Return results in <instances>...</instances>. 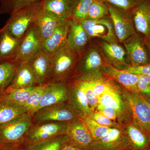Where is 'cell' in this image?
Segmentation results:
<instances>
[{
	"instance_id": "1",
	"label": "cell",
	"mask_w": 150,
	"mask_h": 150,
	"mask_svg": "<svg viewBox=\"0 0 150 150\" xmlns=\"http://www.w3.org/2000/svg\"><path fill=\"white\" fill-rule=\"evenodd\" d=\"M42 8L41 1L18 11L10 15L3 28L14 37L22 39L33 25Z\"/></svg>"
},
{
	"instance_id": "2",
	"label": "cell",
	"mask_w": 150,
	"mask_h": 150,
	"mask_svg": "<svg viewBox=\"0 0 150 150\" xmlns=\"http://www.w3.org/2000/svg\"><path fill=\"white\" fill-rule=\"evenodd\" d=\"M32 124V117L25 113L13 121L0 126V146H21Z\"/></svg>"
},
{
	"instance_id": "3",
	"label": "cell",
	"mask_w": 150,
	"mask_h": 150,
	"mask_svg": "<svg viewBox=\"0 0 150 150\" xmlns=\"http://www.w3.org/2000/svg\"><path fill=\"white\" fill-rule=\"evenodd\" d=\"M124 96L133 123L150 137V103L139 93L128 91Z\"/></svg>"
},
{
	"instance_id": "4",
	"label": "cell",
	"mask_w": 150,
	"mask_h": 150,
	"mask_svg": "<svg viewBox=\"0 0 150 150\" xmlns=\"http://www.w3.org/2000/svg\"><path fill=\"white\" fill-rule=\"evenodd\" d=\"M81 117L66 103H58L43 108L32 116L35 123L46 122L68 123L80 120Z\"/></svg>"
},
{
	"instance_id": "5",
	"label": "cell",
	"mask_w": 150,
	"mask_h": 150,
	"mask_svg": "<svg viewBox=\"0 0 150 150\" xmlns=\"http://www.w3.org/2000/svg\"><path fill=\"white\" fill-rule=\"evenodd\" d=\"M66 128L67 123L64 122L51 121L32 124L21 147L63 135Z\"/></svg>"
},
{
	"instance_id": "6",
	"label": "cell",
	"mask_w": 150,
	"mask_h": 150,
	"mask_svg": "<svg viewBox=\"0 0 150 150\" xmlns=\"http://www.w3.org/2000/svg\"><path fill=\"white\" fill-rule=\"evenodd\" d=\"M133 149L126 132L111 127L103 137L93 141L88 150H127Z\"/></svg>"
},
{
	"instance_id": "7",
	"label": "cell",
	"mask_w": 150,
	"mask_h": 150,
	"mask_svg": "<svg viewBox=\"0 0 150 150\" xmlns=\"http://www.w3.org/2000/svg\"><path fill=\"white\" fill-rule=\"evenodd\" d=\"M107 5L115 35L119 42H124L137 33L131 13H127L125 10L108 4Z\"/></svg>"
},
{
	"instance_id": "8",
	"label": "cell",
	"mask_w": 150,
	"mask_h": 150,
	"mask_svg": "<svg viewBox=\"0 0 150 150\" xmlns=\"http://www.w3.org/2000/svg\"><path fill=\"white\" fill-rule=\"evenodd\" d=\"M89 37H96L109 43H117L114 27L110 17L106 16L97 20L79 21Z\"/></svg>"
},
{
	"instance_id": "9",
	"label": "cell",
	"mask_w": 150,
	"mask_h": 150,
	"mask_svg": "<svg viewBox=\"0 0 150 150\" xmlns=\"http://www.w3.org/2000/svg\"><path fill=\"white\" fill-rule=\"evenodd\" d=\"M128 59L132 66L150 64V56L145 37L137 33L124 41Z\"/></svg>"
},
{
	"instance_id": "10",
	"label": "cell",
	"mask_w": 150,
	"mask_h": 150,
	"mask_svg": "<svg viewBox=\"0 0 150 150\" xmlns=\"http://www.w3.org/2000/svg\"><path fill=\"white\" fill-rule=\"evenodd\" d=\"M78 55L67 45L55 52L51 56L50 79L57 81L66 74L74 64Z\"/></svg>"
},
{
	"instance_id": "11",
	"label": "cell",
	"mask_w": 150,
	"mask_h": 150,
	"mask_svg": "<svg viewBox=\"0 0 150 150\" xmlns=\"http://www.w3.org/2000/svg\"><path fill=\"white\" fill-rule=\"evenodd\" d=\"M65 134L68 142L81 150H88L93 140L82 120L67 123Z\"/></svg>"
},
{
	"instance_id": "12",
	"label": "cell",
	"mask_w": 150,
	"mask_h": 150,
	"mask_svg": "<svg viewBox=\"0 0 150 150\" xmlns=\"http://www.w3.org/2000/svg\"><path fill=\"white\" fill-rule=\"evenodd\" d=\"M33 26L22 39L13 59L18 64L29 63L42 50L41 43L35 36Z\"/></svg>"
},
{
	"instance_id": "13",
	"label": "cell",
	"mask_w": 150,
	"mask_h": 150,
	"mask_svg": "<svg viewBox=\"0 0 150 150\" xmlns=\"http://www.w3.org/2000/svg\"><path fill=\"white\" fill-rule=\"evenodd\" d=\"M62 21L54 14L41 8L33 26L35 36L40 43L52 34Z\"/></svg>"
},
{
	"instance_id": "14",
	"label": "cell",
	"mask_w": 150,
	"mask_h": 150,
	"mask_svg": "<svg viewBox=\"0 0 150 150\" xmlns=\"http://www.w3.org/2000/svg\"><path fill=\"white\" fill-rule=\"evenodd\" d=\"M69 28V20L62 21L52 34L41 43L42 51L51 56L67 45Z\"/></svg>"
},
{
	"instance_id": "15",
	"label": "cell",
	"mask_w": 150,
	"mask_h": 150,
	"mask_svg": "<svg viewBox=\"0 0 150 150\" xmlns=\"http://www.w3.org/2000/svg\"><path fill=\"white\" fill-rule=\"evenodd\" d=\"M137 32L147 37L150 35V0H139L131 10Z\"/></svg>"
},
{
	"instance_id": "16",
	"label": "cell",
	"mask_w": 150,
	"mask_h": 150,
	"mask_svg": "<svg viewBox=\"0 0 150 150\" xmlns=\"http://www.w3.org/2000/svg\"><path fill=\"white\" fill-rule=\"evenodd\" d=\"M67 100V88L64 84L57 82L47 83L42 98L34 113L43 108L66 103Z\"/></svg>"
},
{
	"instance_id": "17",
	"label": "cell",
	"mask_w": 150,
	"mask_h": 150,
	"mask_svg": "<svg viewBox=\"0 0 150 150\" xmlns=\"http://www.w3.org/2000/svg\"><path fill=\"white\" fill-rule=\"evenodd\" d=\"M32 70L38 86L46 84L50 79L51 71V56L42 50L28 63Z\"/></svg>"
},
{
	"instance_id": "18",
	"label": "cell",
	"mask_w": 150,
	"mask_h": 150,
	"mask_svg": "<svg viewBox=\"0 0 150 150\" xmlns=\"http://www.w3.org/2000/svg\"><path fill=\"white\" fill-rule=\"evenodd\" d=\"M89 36L79 21L69 20V28L67 45L75 53L80 55L88 41Z\"/></svg>"
},
{
	"instance_id": "19",
	"label": "cell",
	"mask_w": 150,
	"mask_h": 150,
	"mask_svg": "<svg viewBox=\"0 0 150 150\" xmlns=\"http://www.w3.org/2000/svg\"><path fill=\"white\" fill-rule=\"evenodd\" d=\"M103 67V62L99 52L95 49L89 50L81 62L80 71L81 76L78 80L94 79L93 75L97 76Z\"/></svg>"
},
{
	"instance_id": "20",
	"label": "cell",
	"mask_w": 150,
	"mask_h": 150,
	"mask_svg": "<svg viewBox=\"0 0 150 150\" xmlns=\"http://www.w3.org/2000/svg\"><path fill=\"white\" fill-rule=\"evenodd\" d=\"M67 104L80 116H89L92 113L83 90L74 84L67 88Z\"/></svg>"
},
{
	"instance_id": "21",
	"label": "cell",
	"mask_w": 150,
	"mask_h": 150,
	"mask_svg": "<svg viewBox=\"0 0 150 150\" xmlns=\"http://www.w3.org/2000/svg\"><path fill=\"white\" fill-rule=\"evenodd\" d=\"M79 0H42V8L62 20L72 18Z\"/></svg>"
},
{
	"instance_id": "22",
	"label": "cell",
	"mask_w": 150,
	"mask_h": 150,
	"mask_svg": "<svg viewBox=\"0 0 150 150\" xmlns=\"http://www.w3.org/2000/svg\"><path fill=\"white\" fill-rule=\"evenodd\" d=\"M37 86L35 77L28 63H21L18 65L12 81L4 92Z\"/></svg>"
},
{
	"instance_id": "23",
	"label": "cell",
	"mask_w": 150,
	"mask_h": 150,
	"mask_svg": "<svg viewBox=\"0 0 150 150\" xmlns=\"http://www.w3.org/2000/svg\"><path fill=\"white\" fill-rule=\"evenodd\" d=\"M104 70L107 75L121 84L129 91L138 93L137 83L139 79V75L128 72L111 65L105 67Z\"/></svg>"
},
{
	"instance_id": "24",
	"label": "cell",
	"mask_w": 150,
	"mask_h": 150,
	"mask_svg": "<svg viewBox=\"0 0 150 150\" xmlns=\"http://www.w3.org/2000/svg\"><path fill=\"white\" fill-rule=\"evenodd\" d=\"M0 35V60L13 59L22 39L14 37L4 28Z\"/></svg>"
},
{
	"instance_id": "25",
	"label": "cell",
	"mask_w": 150,
	"mask_h": 150,
	"mask_svg": "<svg viewBox=\"0 0 150 150\" xmlns=\"http://www.w3.org/2000/svg\"><path fill=\"white\" fill-rule=\"evenodd\" d=\"M100 43L103 54L110 64L115 67L128 65L126 63L127 54L123 47L117 43H109L103 41Z\"/></svg>"
},
{
	"instance_id": "26",
	"label": "cell",
	"mask_w": 150,
	"mask_h": 150,
	"mask_svg": "<svg viewBox=\"0 0 150 150\" xmlns=\"http://www.w3.org/2000/svg\"><path fill=\"white\" fill-rule=\"evenodd\" d=\"M26 110L21 105L12 103L0 96V126L13 121L24 113Z\"/></svg>"
},
{
	"instance_id": "27",
	"label": "cell",
	"mask_w": 150,
	"mask_h": 150,
	"mask_svg": "<svg viewBox=\"0 0 150 150\" xmlns=\"http://www.w3.org/2000/svg\"><path fill=\"white\" fill-rule=\"evenodd\" d=\"M126 134L134 150H147L150 146V137L133 124L126 128Z\"/></svg>"
},
{
	"instance_id": "28",
	"label": "cell",
	"mask_w": 150,
	"mask_h": 150,
	"mask_svg": "<svg viewBox=\"0 0 150 150\" xmlns=\"http://www.w3.org/2000/svg\"><path fill=\"white\" fill-rule=\"evenodd\" d=\"M68 142L65 134L21 147V150H59Z\"/></svg>"
},
{
	"instance_id": "29",
	"label": "cell",
	"mask_w": 150,
	"mask_h": 150,
	"mask_svg": "<svg viewBox=\"0 0 150 150\" xmlns=\"http://www.w3.org/2000/svg\"><path fill=\"white\" fill-rule=\"evenodd\" d=\"M18 64L13 59L0 60V94L12 81Z\"/></svg>"
},
{
	"instance_id": "30",
	"label": "cell",
	"mask_w": 150,
	"mask_h": 150,
	"mask_svg": "<svg viewBox=\"0 0 150 150\" xmlns=\"http://www.w3.org/2000/svg\"><path fill=\"white\" fill-rule=\"evenodd\" d=\"M38 86L31 87L16 89L4 92L0 96L3 99L12 103L21 105L37 88Z\"/></svg>"
},
{
	"instance_id": "31",
	"label": "cell",
	"mask_w": 150,
	"mask_h": 150,
	"mask_svg": "<svg viewBox=\"0 0 150 150\" xmlns=\"http://www.w3.org/2000/svg\"><path fill=\"white\" fill-rule=\"evenodd\" d=\"M98 105L112 107L115 109L118 114L121 113L123 110L121 98L113 87L98 98Z\"/></svg>"
},
{
	"instance_id": "32",
	"label": "cell",
	"mask_w": 150,
	"mask_h": 150,
	"mask_svg": "<svg viewBox=\"0 0 150 150\" xmlns=\"http://www.w3.org/2000/svg\"><path fill=\"white\" fill-rule=\"evenodd\" d=\"M42 0H0V13L11 15Z\"/></svg>"
},
{
	"instance_id": "33",
	"label": "cell",
	"mask_w": 150,
	"mask_h": 150,
	"mask_svg": "<svg viewBox=\"0 0 150 150\" xmlns=\"http://www.w3.org/2000/svg\"><path fill=\"white\" fill-rule=\"evenodd\" d=\"M46 84L38 86L37 88L31 94L28 98L21 104V106L26 110L27 114L31 117L40 103Z\"/></svg>"
},
{
	"instance_id": "34",
	"label": "cell",
	"mask_w": 150,
	"mask_h": 150,
	"mask_svg": "<svg viewBox=\"0 0 150 150\" xmlns=\"http://www.w3.org/2000/svg\"><path fill=\"white\" fill-rule=\"evenodd\" d=\"M81 120L91 135L93 142L103 137L110 128L100 125L89 116L81 118Z\"/></svg>"
},
{
	"instance_id": "35",
	"label": "cell",
	"mask_w": 150,
	"mask_h": 150,
	"mask_svg": "<svg viewBox=\"0 0 150 150\" xmlns=\"http://www.w3.org/2000/svg\"><path fill=\"white\" fill-rule=\"evenodd\" d=\"M75 84L77 86L83 90L85 94L89 106L91 111L94 112L98 105V98L94 93L91 85L89 81L77 80Z\"/></svg>"
},
{
	"instance_id": "36",
	"label": "cell",
	"mask_w": 150,
	"mask_h": 150,
	"mask_svg": "<svg viewBox=\"0 0 150 150\" xmlns=\"http://www.w3.org/2000/svg\"><path fill=\"white\" fill-rule=\"evenodd\" d=\"M109 14L107 4L103 0H93L89 10L86 19L97 20Z\"/></svg>"
},
{
	"instance_id": "37",
	"label": "cell",
	"mask_w": 150,
	"mask_h": 150,
	"mask_svg": "<svg viewBox=\"0 0 150 150\" xmlns=\"http://www.w3.org/2000/svg\"><path fill=\"white\" fill-rule=\"evenodd\" d=\"M93 0H79L75 7L72 18L78 21L87 18L89 10Z\"/></svg>"
},
{
	"instance_id": "38",
	"label": "cell",
	"mask_w": 150,
	"mask_h": 150,
	"mask_svg": "<svg viewBox=\"0 0 150 150\" xmlns=\"http://www.w3.org/2000/svg\"><path fill=\"white\" fill-rule=\"evenodd\" d=\"M88 80L89 81L94 93L98 98L113 87L109 81L100 78H96Z\"/></svg>"
},
{
	"instance_id": "39",
	"label": "cell",
	"mask_w": 150,
	"mask_h": 150,
	"mask_svg": "<svg viewBox=\"0 0 150 150\" xmlns=\"http://www.w3.org/2000/svg\"><path fill=\"white\" fill-rule=\"evenodd\" d=\"M121 67V69H119L124 70L131 74L146 76L150 77V64L139 66L123 65L116 66V67Z\"/></svg>"
},
{
	"instance_id": "40",
	"label": "cell",
	"mask_w": 150,
	"mask_h": 150,
	"mask_svg": "<svg viewBox=\"0 0 150 150\" xmlns=\"http://www.w3.org/2000/svg\"><path fill=\"white\" fill-rule=\"evenodd\" d=\"M138 93L148 100L150 98V77L146 76L139 75L137 83Z\"/></svg>"
},
{
	"instance_id": "41",
	"label": "cell",
	"mask_w": 150,
	"mask_h": 150,
	"mask_svg": "<svg viewBox=\"0 0 150 150\" xmlns=\"http://www.w3.org/2000/svg\"><path fill=\"white\" fill-rule=\"evenodd\" d=\"M105 3L123 10H132L139 0H103Z\"/></svg>"
},
{
	"instance_id": "42",
	"label": "cell",
	"mask_w": 150,
	"mask_h": 150,
	"mask_svg": "<svg viewBox=\"0 0 150 150\" xmlns=\"http://www.w3.org/2000/svg\"><path fill=\"white\" fill-rule=\"evenodd\" d=\"M89 117L101 126L109 128L115 127V123L113 121L105 117L98 111L92 112Z\"/></svg>"
},
{
	"instance_id": "43",
	"label": "cell",
	"mask_w": 150,
	"mask_h": 150,
	"mask_svg": "<svg viewBox=\"0 0 150 150\" xmlns=\"http://www.w3.org/2000/svg\"><path fill=\"white\" fill-rule=\"evenodd\" d=\"M96 109L98 111L112 121H115L118 116L116 110L112 107L98 105Z\"/></svg>"
},
{
	"instance_id": "44",
	"label": "cell",
	"mask_w": 150,
	"mask_h": 150,
	"mask_svg": "<svg viewBox=\"0 0 150 150\" xmlns=\"http://www.w3.org/2000/svg\"><path fill=\"white\" fill-rule=\"evenodd\" d=\"M0 150H21V146L12 144L1 145Z\"/></svg>"
},
{
	"instance_id": "45",
	"label": "cell",
	"mask_w": 150,
	"mask_h": 150,
	"mask_svg": "<svg viewBox=\"0 0 150 150\" xmlns=\"http://www.w3.org/2000/svg\"><path fill=\"white\" fill-rule=\"evenodd\" d=\"M59 150H81L71 144L69 142L64 144Z\"/></svg>"
},
{
	"instance_id": "46",
	"label": "cell",
	"mask_w": 150,
	"mask_h": 150,
	"mask_svg": "<svg viewBox=\"0 0 150 150\" xmlns=\"http://www.w3.org/2000/svg\"><path fill=\"white\" fill-rule=\"evenodd\" d=\"M145 40L150 56V35L148 37H145Z\"/></svg>"
},
{
	"instance_id": "47",
	"label": "cell",
	"mask_w": 150,
	"mask_h": 150,
	"mask_svg": "<svg viewBox=\"0 0 150 150\" xmlns=\"http://www.w3.org/2000/svg\"><path fill=\"white\" fill-rule=\"evenodd\" d=\"M147 100L150 103V98H149V99H148V100Z\"/></svg>"
},
{
	"instance_id": "48",
	"label": "cell",
	"mask_w": 150,
	"mask_h": 150,
	"mask_svg": "<svg viewBox=\"0 0 150 150\" xmlns=\"http://www.w3.org/2000/svg\"><path fill=\"white\" fill-rule=\"evenodd\" d=\"M1 29H0V35H1Z\"/></svg>"
},
{
	"instance_id": "49",
	"label": "cell",
	"mask_w": 150,
	"mask_h": 150,
	"mask_svg": "<svg viewBox=\"0 0 150 150\" xmlns=\"http://www.w3.org/2000/svg\"><path fill=\"white\" fill-rule=\"evenodd\" d=\"M147 150H150V146H149V148H148Z\"/></svg>"
},
{
	"instance_id": "50",
	"label": "cell",
	"mask_w": 150,
	"mask_h": 150,
	"mask_svg": "<svg viewBox=\"0 0 150 150\" xmlns=\"http://www.w3.org/2000/svg\"><path fill=\"white\" fill-rule=\"evenodd\" d=\"M134 150L133 149H129V150Z\"/></svg>"
}]
</instances>
